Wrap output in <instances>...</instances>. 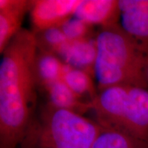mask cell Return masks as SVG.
Wrapping results in <instances>:
<instances>
[{
	"label": "cell",
	"instance_id": "obj_1",
	"mask_svg": "<svg viewBox=\"0 0 148 148\" xmlns=\"http://www.w3.org/2000/svg\"><path fill=\"white\" fill-rule=\"evenodd\" d=\"M37 49L35 33L22 28L1 53L0 148H20L36 111Z\"/></svg>",
	"mask_w": 148,
	"mask_h": 148
},
{
	"label": "cell",
	"instance_id": "obj_2",
	"mask_svg": "<svg viewBox=\"0 0 148 148\" xmlns=\"http://www.w3.org/2000/svg\"><path fill=\"white\" fill-rule=\"evenodd\" d=\"M96 45L95 80L98 92L124 85L148 88L145 48L120 24L100 28Z\"/></svg>",
	"mask_w": 148,
	"mask_h": 148
},
{
	"label": "cell",
	"instance_id": "obj_3",
	"mask_svg": "<svg viewBox=\"0 0 148 148\" xmlns=\"http://www.w3.org/2000/svg\"><path fill=\"white\" fill-rule=\"evenodd\" d=\"M101 128L83 114L45 102L36 111L20 148H92Z\"/></svg>",
	"mask_w": 148,
	"mask_h": 148
},
{
	"label": "cell",
	"instance_id": "obj_4",
	"mask_svg": "<svg viewBox=\"0 0 148 148\" xmlns=\"http://www.w3.org/2000/svg\"><path fill=\"white\" fill-rule=\"evenodd\" d=\"M90 103L101 127L148 141V88L111 86L99 91Z\"/></svg>",
	"mask_w": 148,
	"mask_h": 148
},
{
	"label": "cell",
	"instance_id": "obj_5",
	"mask_svg": "<svg viewBox=\"0 0 148 148\" xmlns=\"http://www.w3.org/2000/svg\"><path fill=\"white\" fill-rule=\"evenodd\" d=\"M82 0H31L32 32L61 27L75 16Z\"/></svg>",
	"mask_w": 148,
	"mask_h": 148
},
{
	"label": "cell",
	"instance_id": "obj_6",
	"mask_svg": "<svg viewBox=\"0 0 148 148\" xmlns=\"http://www.w3.org/2000/svg\"><path fill=\"white\" fill-rule=\"evenodd\" d=\"M121 27L142 44L148 46V0H119Z\"/></svg>",
	"mask_w": 148,
	"mask_h": 148
},
{
	"label": "cell",
	"instance_id": "obj_7",
	"mask_svg": "<svg viewBox=\"0 0 148 148\" xmlns=\"http://www.w3.org/2000/svg\"><path fill=\"white\" fill-rule=\"evenodd\" d=\"M57 55L64 64L84 70L95 77L96 34L79 40H68Z\"/></svg>",
	"mask_w": 148,
	"mask_h": 148
},
{
	"label": "cell",
	"instance_id": "obj_8",
	"mask_svg": "<svg viewBox=\"0 0 148 148\" xmlns=\"http://www.w3.org/2000/svg\"><path fill=\"white\" fill-rule=\"evenodd\" d=\"M31 0H0V53L22 29Z\"/></svg>",
	"mask_w": 148,
	"mask_h": 148
},
{
	"label": "cell",
	"instance_id": "obj_9",
	"mask_svg": "<svg viewBox=\"0 0 148 148\" xmlns=\"http://www.w3.org/2000/svg\"><path fill=\"white\" fill-rule=\"evenodd\" d=\"M75 16L92 27L117 24L121 17L119 0H82Z\"/></svg>",
	"mask_w": 148,
	"mask_h": 148
},
{
	"label": "cell",
	"instance_id": "obj_10",
	"mask_svg": "<svg viewBox=\"0 0 148 148\" xmlns=\"http://www.w3.org/2000/svg\"><path fill=\"white\" fill-rule=\"evenodd\" d=\"M64 62L57 54L38 47L34 62V74L37 88L41 92L61 80Z\"/></svg>",
	"mask_w": 148,
	"mask_h": 148
},
{
	"label": "cell",
	"instance_id": "obj_11",
	"mask_svg": "<svg viewBox=\"0 0 148 148\" xmlns=\"http://www.w3.org/2000/svg\"><path fill=\"white\" fill-rule=\"evenodd\" d=\"M43 93L45 95L46 102L56 108L74 111L83 115L92 109L90 102L81 100L62 80L48 86Z\"/></svg>",
	"mask_w": 148,
	"mask_h": 148
},
{
	"label": "cell",
	"instance_id": "obj_12",
	"mask_svg": "<svg viewBox=\"0 0 148 148\" xmlns=\"http://www.w3.org/2000/svg\"><path fill=\"white\" fill-rule=\"evenodd\" d=\"M61 80L82 101L87 98L90 102L98 95L95 77L84 70L64 64Z\"/></svg>",
	"mask_w": 148,
	"mask_h": 148
},
{
	"label": "cell",
	"instance_id": "obj_13",
	"mask_svg": "<svg viewBox=\"0 0 148 148\" xmlns=\"http://www.w3.org/2000/svg\"><path fill=\"white\" fill-rule=\"evenodd\" d=\"M92 148H148V141L102 127Z\"/></svg>",
	"mask_w": 148,
	"mask_h": 148
},
{
	"label": "cell",
	"instance_id": "obj_14",
	"mask_svg": "<svg viewBox=\"0 0 148 148\" xmlns=\"http://www.w3.org/2000/svg\"><path fill=\"white\" fill-rule=\"evenodd\" d=\"M34 33L38 47L55 54H58L61 48L68 41L61 27H55Z\"/></svg>",
	"mask_w": 148,
	"mask_h": 148
},
{
	"label": "cell",
	"instance_id": "obj_15",
	"mask_svg": "<svg viewBox=\"0 0 148 148\" xmlns=\"http://www.w3.org/2000/svg\"><path fill=\"white\" fill-rule=\"evenodd\" d=\"M61 29L68 40H79L96 34L93 31L94 27H90L75 16L66 21L61 27Z\"/></svg>",
	"mask_w": 148,
	"mask_h": 148
},
{
	"label": "cell",
	"instance_id": "obj_16",
	"mask_svg": "<svg viewBox=\"0 0 148 148\" xmlns=\"http://www.w3.org/2000/svg\"><path fill=\"white\" fill-rule=\"evenodd\" d=\"M145 48V50H146V55H147V81H148V46Z\"/></svg>",
	"mask_w": 148,
	"mask_h": 148
}]
</instances>
